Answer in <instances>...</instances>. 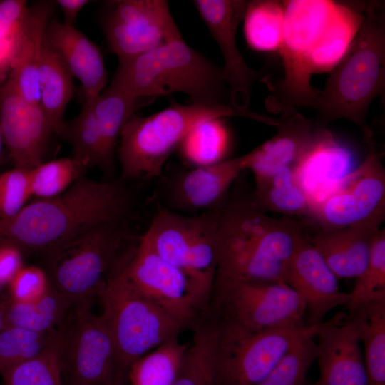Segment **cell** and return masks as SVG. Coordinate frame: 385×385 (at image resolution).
Returning <instances> with one entry per match:
<instances>
[{"label": "cell", "mask_w": 385, "mask_h": 385, "mask_svg": "<svg viewBox=\"0 0 385 385\" xmlns=\"http://www.w3.org/2000/svg\"><path fill=\"white\" fill-rule=\"evenodd\" d=\"M215 215V280L282 281L305 236L297 220L272 217L250 195H230L213 207Z\"/></svg>", "instance_id": "6da1fadb"}, {"label": "cell", "mask_w": 385, "mask_h": 385, "mask_svg": "<svg viewBox=\"0 0 385 385\" xmlns=\"http://www.w3.org/2000/svg\"><path fill=\"white\" fill-rule=\"evenodd\" d=\"M131 204L122 182L83 175L62 194L31 202L14 217L0 219V245L44 252L85 228L125 220Z\"/></svg>", "instance_id": "7a4b0ae2"}, {"label": "cell", "mask_w": 385, "mask_h": 385, "mask_svg": "<svg viewBox=\"0 0 385 385\" xmlns=\"http://www.w3.org/2000/svg\"><path fill=\"white\" fill-rule=\"evenodd\" d=\"M319 96L314 127L346 119L362 131L369 106L385 90V6L371 1L364 11L359 31L341 62L332 70Z\"/></svg>", "instance_id": "3957f363"}, {"label": "cell", "mask_w": 385, "mask_h": 385, "mask_svg": "<svg viewBox=\"0 0 385 385\" xmlns=\"http://www.w3.org/2000/svg\"><path fill=\"white\" fill-rule=\"evenodd\" d=\"M223 69L182 38L140 56L118 61L109 86L137 98L183 93L192 103L227 104Z\"/></svg>", "instance_id": "277c9868"}, {"label": "cell", "mask_w": 385, "mask_h": 385, "mask_svg": "<svg viewBox=\"0 0 385 385\" xmlns=\"http://www.w3.org/2000/svg\"><path fill=\"white\" fill-rule=\"evenodd\" d=\"M232 116L272 126L277 124L275 118L232 104L172 102L150 115H133L119 137L118 156L123 178L148 180L160 177L170 155L195 126L208 119Z\"/></svg>", "instance_id": "5b68a950"}, {"label": "cell", "mask_w": 385, "mask_h": 385, "mask_svg": "<svg viewBox=\"0 0 385 385\" xmlns=\"http://www.w3.org/2000/svg\"><path fill=\"white\" fill-rule=\"evenodd\" d=\"M284 34L280 55L283 76L267 86L265 107L271 113L286 115L302 106L314 108L319 90L311 85L308 57L320 41L334 17L337 1L329 0L282 1Z\"/></svg>", "instance_id": "8992f818"}, {"label": "cell", "mask_w": 385, "mask_h": 385, "mask_svg": "<svg viewBox=\"0 0 385 385\" xmlns=\"http://www.w3.org/2000/svg\"><path fill=\"white\" fill-rule=\"evenodd\" d=\"M124 220L85 228L44 251L51 284L72 304L98 296L120 266L113 267L130 238Z\"/></svg>", "instance_id": "52a82bcc"}, {"label": "cell", "mask_w": 385, "mask_h": 385, "mask_svg": "<svg viewBox=\"0 0 385 385\" xmlns=\"http://www.w3.org/2000/svg\"><path fill=\"white\" fill-rule=\"evenodd\" d=\"M113 272L98 294L100 315L113 339L118 375L126 379L130 364L184 329L168 312L138 292L123 270Z\"/></svg>", "instance_id": "ba28073f"}, {"label": "cell", "mask_w": 385, "mask_h": 385, "mask_svg": "<svg viewBox=\"0 0 385 385\" xmlns=\"http://www.w3.org/2000/svg\"><path fill=\"white\" fill-rule=\"evenodd\" d=\"M139 240L211 298L217 268L213 208L190 215L158 204Z\"/></svg>", "instance_id": "9c48e42d"}, {"label": "cell", "mask_w": 385, "mask_h": 385, "mask_svg": "<svg viewBox=\"0 0 385 385\" xmlns=\"http://www.w3.org/2000/svg\"><path fill=\"white\" fill-rule=\"evenodd\" d=\"M215 385H258L297 342L322 327L290 325L263 331L217 319Z\"/></svg>", "instance_id": "30bf717a"}, {"label": "cell", "mask_w": 385, "mask_h": 385, "mask_svg": "<svg viewBox=\"0 0 385 385\" xmlns=\"http://www.w3.org/2000/svg\"><path fill=\"white\" fill-rule=\"evenodd\" d=\"M209 314L256 331L306 324L302 298L282 281L215 280Z\"/></svg>", "instance_id": "8fae6325"}, {"label": "cell", "mask_w": 385, "mask_h": 385, "mask_svg": "<svg viewBox=\"0 0 385 385\" xmlns=\"http://www.w3.org/2000/svg\"><path fill=\"white\" fill-rule=\"evenodd\" d=\"M60 360L63 385H111L118 375L115 346L90 301L72 304L60 327Z\"/></svg>", "instance_id": "7c38bea8"}, {"label": "cell", "mask_w": 385, "mask_h": 385, "mask_svg": "<svg viewBox=\"0 0 385 385\" xmlns=\"http://www.w3.org/2000/svg\"><path fill=\"white\" fill-rule=\"evenodd\" d=\"M132 285L173 317L183 329H194L209 314L210 297L185 273L140 240L123 265Z\"/></svg>", "instance_id": "4fadbf2b"}, {"label": "cell", "mask_w": 385, "mask_h": 385, "mask_svg": "<svg viewBox=\"0 0 385 385\" xmlns=\"http://www.w3.org/2000/svg\"><path fill=\"white\" fill-rule=\"evenodd\" d=\"M366 155L361 164L340 179L314 205L310 219L319 228L347 226L385 208V168L382 153L367 126L362 131Z\"/></svg>", "instance_id": "5bb4252c"}, {"label": "cell", "mask_w": 385, "mask_h": 385, "mask_svg": "<svg viewBox=\"0 0 385 385\" xmlns=\"http://www.w3.org/2000/svg\"><path fill=\"white\" fill-rule=\"evenodd\" d=\"M111 5L101 24L108 48L118 61L182 38L167 1L122 0Z\"/></svg>", "instance_id": "9a60e30c"}, {"label": "cell", "mask_w": 385, "mask_h": 385, "mask_svg": "<svg viewBox=\"0 0 385 385\" xmlns=\"http://www.w3.org/2000/svg\"><path fill=\"white\" fill-rule=\"evenodd\" d=\"M223 57L224 78L228 85L231 104L247 108L256 81L265 82L263 71L251 68L240 52L237 30L243 20L248 1L243 0H195L192 1Z\"/></svg>", "instance_id": "2e32d148"}, {"label": "cell", "mask_w": 385, "mask_h": 385, "mask_svg": "<svg viewBox=\"0 0 385 385\" xmlns=\"http://www.w3.org/2000/svg\"><path fill=\"white\" fill-rule=\"evenodd\" d=\"M0 121L14 167L30 170L41 164L53 130L40 103H28L9 77L0 88Z\"/></svg>", "instance_id": "e0dca14e"}, {"label": "cell", "mask_w": 385, "mask_h": 385, "mask_svg": "<svg viewBox=\"0 0 385 385\" xmlns=\"http://www.w3.org/2000/svg\"><path fill=\"white\" fill-rule=\"evenodd\" d=\"M338 279L306 233L288 263L284 281L302 298L307 326L321 324L331 310L348 303L349 294L340 289Z\"/></svg>", "instance_id": "ac0fdd59"}, {"label": "cell", "mask_w": 385, "mask_h": 385, "mask_svg": "<svg viewBox=\"0 0 385 385\" xmlns=\"http://www.w3.org/2000/svg\"><path fill=\"white\" fill-rule=\"evenodd\" d=\"M251 157L250 151L241 156L174 175L166 185L168 206L165 207L190 215L215 207L227 196L240 174L249 168Z\"/></svg>", "instance_id": "d6986e66"}, {"label": "cell", "mask_w": 385, "mask_h": 385, "mask_svg": "<svg viewBox=\"0 0 385 385\" xmlns=\"http://www.w3.org/2000/svg\"><path fill=\"white\" fill-rule=\"evenodd\" d=\"M315 337L319 376L313 385H366L359 334L347 313L323 322Z\"/></svg>", "instance_id": "ffe728a7"}, {"label": "cell", "mask_w": 385, "mask_h": 385, "mask_svg": "<svg viewBox=\"0 0 385 385\" xmlns=\"http://www.w3.org/2000/svg\"><path fill=\"white\" fill-rule=\"evenodd\" d=\"M384 218L385 208L345 227L307 232V237L338 279L356 278L366 267Z\"/></svg>", "instance_id": "44dd1931"}, {"label": "cell", "mask_w": 385, "mask_h": 385, "mask_svg": "<svg viewBox=\"0 0 385 385\" xmlns=\"http://www.w3.org/2000/svg\"><path fill=\"white\" fill-rule=\"evenodd\" d=\"M54 5L55 1H43L28 7L15 40L9 77L28 103H40L38 73Z\"/></svg>", "instance_id": "7402d4cb"}, {"label": "cell", "mask_w": 385, "mask_h": 385, "mask_svg": "<svg viewBox=\"0 0 385 385\" xmlns=\"http://www.w3.org/2000/svg\"><path fill=\"white\" fill-rule=\"evenodd\" d=\"M352 153L326 128L314 126V136L307 151L294 168L297 180L311 207L349 173Z\"/></svg>", "instance_id": "603a6c76"}, {"label": "cell", "mask_w": 385, "mask_h": 385, "mask_svg": "<svg viewBox=\"0 0 385 385\" xmlns=\"http://www.w3.org/2000/svg\"><path fill=\"white\" fill-rule=\"evenodd\" d=\"M44 44L58 53L80 81L83 103L93 101L106 88L108 75L99 48L73 26L51 19Z\"/></svg>", "instance_id": "cb8c5ba5"}, {"label": "cell", "mask_w": 385, "mask_h": 385, "mask_svg": "<svg viewBox=\"0 0 385 385\" xmlns=\"http://www.w3.org/2000/svg\"><path fill=\"white\" fill-rule=\"evenodd\" d=\"M276 127L274 135L250 151L248 169L254 180L283 168L294 169L313 139L314 124L297 111L281 115Z\"/></svg>", "instance_id": "d4e9b609"}, {"label": "cell", "mask_w": 385, "mask_h": 385, "mask_svg": "<svg viewBox=\"0 0 385 385\" xmlns=\"http://www.w3.org/2000/svg\"><path fill=\"white\" fill-rule=\"evenodd\" d=\"M364 8L337 2L332 22L308 57L312 74L332 71L341 62L361 28Z\"/></svg>", "instance_id": "484cf974"}, {"label": "cell", "mask_w": 385, "mask_h": 385, "mask_svg": "<svg viewBox=\"0 0 385 385\" xmlns=\"http://www.w3.org/2000/svg\"><path fill=\"white\" fill-rule=\"evenodd\" d=\"M364 349L366 385H385V297L347 312Z\"/></svg>", "instance_id": "4316f807"}, {"label": "cell", "mask_w": 385, "mask_h": 385, "mask_svg": "<svg viewBox=\"0 0 385 385\" xmlns=\"http://www.w3.org/2000/svg\"><path fill=\"white\" fill-rule=\"evenodd\" d=\"M254 204L262 212L282 216L311 217L309 200L298 183L294 169L283 168L264 178L255 180L251 193Z\"/></svg>", "instance_id": "83f0119b"}, {"label": "cell", "mask_w": 385, "mask_h": 385, "mask_svg": "<svg viewBox=\"0 0 385 385\" xmlns=\"http://www.w3.org/2000/svg\"><path fill=\"white\" fill-rule=\"evenodd\" d=\"M73 75L58 53L44 44L38 73L40 104L53 132L59 135L73 93Z\"/></svg>", "instance_id": "f1b7e54d"}, {"label": "cell", "mask_w": 385, "mask_h": 385, "mask_svg": "<svg viewBox=\"0 0 385 385\" xmlns=\"http://www.w3.org/2000/svg\"><path fill=\"white\" fill-rule=\"evenodd\" d=\"M153 100L134 98L108 85L91 101L102 136L106 158L111 170L117 141L125 123L138 108L148 105Z\"/></svg>", "instance_id": "f546056e"}, {"label": "cell", "mask_w": 385, "mask_h": 385, "mask_svg": "<svg viewBox=\"0 0 385 385\" xmlns=\"http://www.w3.org/2000/svg\"><path fill=\"white\" fill-rule=\"evenodd\" d=\"M71 306L68 299L50 284L48 291L36 301L19 302L10 299L4 327L50 332L61 327Z\"/></svg>", "instance_id": "4dcf8cb0"}, {"label": "cell", "mask_w": 385, "mask_h": 385, "mask_svg": "<svg viewBox=\"0 0 385 385\" xmlns=\"http://www.w3.org/2000/svg\"><path fill=\"white\" fill-rule=\"evenodd\" d=\"M192 330V339L173 385H215V346L217 320L209 314Z\"/></svg>", "instance_id": "1f68e13d"}, {"label": "cell", "mask_w": 385, "mask_h": 385, "mask_svg": "<svg viewBox=\"0 0 385 385\" xmlns=\"http://www.w3.org/2000/svg\"><path fill=\"white\" fill-rule=\"evenodd\" d=\"M188 345L173 337L135 360L127 371L129 385H173Z\"/></svg>", "instance_id": "d6a6232c"}, {"label": "cell", "mask_w": 385, "mask_h": 385, "mask_svg": "<svg viewBox=\"0 0 385 385\" xmlns=\"http://www.w3.org/2000/svg\"><path fill=\"white\" fill-rule=\"evenodd\" d=\"M248 46L256 51H279L284 34V6L277 0L248 1L243 17Z\"/></svg>", "instance_id": "836d02e7"}, {"label": "cell", "mask_w": 385, "mask_h": 385, "mask_svg": "<svg viewBox=\"0 0 385 385\" xmlns=\"http://www.w3.org/2000/svg\"><path fill=\"white\" fill-rule=\"evenodd\" d=\"M59 135L71 145L72 158L86 170L95 166L106 171L111 170L91 101L84 102L78 115L69 123H64Z\"/></svg>", "instance_id": "e575fe53"}, {"label": "cell", "mask_w": 385, "mask_h": 385, "mask_svg": "<svg viewBox=\"0 0 385 385\" xmlns=\"http://www.w3.org/2000/svg\"><path fill=\"white\" fill-rule=\"evenodd\" d=\"M229 145L226 125L221 118H212L195 126L178 148L185 161L196 168L224 160Z\"/></svg>", "instance_id": "d590c367"}, {"label": "cell", "mask_w": 385, "mask_h": 385, "mask_svg": "<svg viewBox=\"0 0 385 385\" xmlns=\"http://www.w3.org/2000/svg\"><path fill=\"white\" fill-rule=\"evenodd\" d=\"M60 351L61 330L58 328L38 354L1 374L4 385H63Z\"/></svg>", "instance_id": "8d00e7d4"}, {"label": "cell", "mask_w": 385, "mask_h": 385, "mask_svg": "<svg viewBox=\"0 0 385 385\" xmlns=\"http://www.w3.org/2000/svg\"><path fill=\"white\" fill-rule=\"evenodd\" d=\"M86 170L72 157L42 162L29 170L31 196L41 199L56 197L83 176Z\"/></svg>", "instance_id": "74e56055"}, {"label": "cell", "mask_w": 385, "mask_h": 385, "mask_svg": "<svg viewBox=\"0 0 385 385\" xmlns=\"http://www.w3.org/2000/svg\"><path fill=\"white\" fill-rule=\"evenodd\" d=\"M344 307L347 312L363 304L385 297V230L381 228L372 245L368 262L357 276Z\"/></svg>", "instance_id": "f35d334b"}, {"label": "cell", "mask_w": 385, "mask_h": 385, "mask_svg": "<svg viewBox=\"0 0 385 385\" xmlns=\"http://www.w3.org/2000/svg\"><path fill=\"white\" fill-rule=\"evenodd\" d=\"M314 337L307 336L297 342L258 385H305L307 374L317 356Z\"/></svg>", "instance_id": "ab89813d"}, {"label": "cell", "mask_w": 385, "mask_h": 385, "mask_svg": "<svg viewBox=\"0 0 385 385\" xmlns=\"http://www.w3.org/2000/svg\"><path fill=\"white\" fill-rule=\"evenodd\" d=\"M55 330L41 333L17 327H4L0 332V374L38 354Z\"/></svg>", "instance_id": "60d3db41"}, {"label": "cell", "mask_w": 385, "mask_h": 385, "mask_svg": "<svg viewBox=\"0 0 385 385\" xmlns=\"http://www.w3.org/2000/svg\"><path fill=\"white\" fill-rule=\"evenodd\" d=\"M31 196L29 170L14 167L0 173V219L16 215Z\"/></svg>", "instance_id": "b9f144b4"}, {"label": "cell", "mask_w": 385, "mask_h": 385, "mask_svg": "<svg viewBox=\"0 0 385 385\" xmlns=\"http://www.w3.org/2000/svg\"><path fill=\"white\" fill-rule=\"evenodd\" d=\"M9 284L11 299L31 302L41 298L48 291L51 283L46 271L31 265L23 266Z\"/></svg>", "instance_id": "7bdbcfd3"}, {"label": "cell", "mask_w": 385, "mask_h": 385, "mask_svg": "<svg viewBox=\"0 0 385 385\" xmlns=\"http://www.w3.org/2000/svg\"><path fill=\"white\" fill-rule=\"evenodd\" d=\"M27 8L24 0L0 1V46L8 41L15 43Z\"/></svg>", "instance_id": "ee69618b"}, {"label": "cell", "mask_w": 385, "mask_h": 385, "mask_svg": "<svg viewBox=\"0 0 385 385\" xmlns=\"http://www.w3.org/2000/svg\"><path fill=\"white\" fill-rule=\"evenodd\" d=\"M22 267L21 250L13 245H0V282L9 284Z\"/></svg>", "instance_id": "f6af8a7d"}, {"label": "cell", "mask_w": 385, "mask_h": 385, "mask_svg": "<svg viewBox=\"0 0 385 385\" xmlns=\"http://www.w3.org/2000/svg\"><path fill=\"white\" fill-rule=\"evenodd\" d=\"M90 1L88 0H58L55 1L61 9L64 24L73 26L79 12Z\"/></svg>", "instance_id": "bcb514c9"}, {"label": "cell", "mask_w": 385, "mask_h": 385, "mask_svg": "<svg viewBox=\"0 0 385 385\" xmlns=\"http://www.w3.org/2000/svg\"><path fill=\"white\" fill-rule=\"evenodd\" d=\"M10 298L0 299V332L4 326V319Z\"/></svg>", "instance_id": "7dc6e473"}, {"label": "cell", "mask_w": 385, "mask_h": 385, "mask_svg": "<svg viewBox=\"0 0 385 385\" xmlns=\"http://www.w3.org/2000/svg\"><path fill=\"white\" fill-rule=\"evenodd\" d=\"M2 84L3 83L0 84V88ZM4 145V143L1 126V121H0V173H1V168L2 166L3 160H4V152H3Z\"/></svg>", "instance_id": "c3c4849f"}, {"label": "cell", "mask_w": 385, "mask_h": 385, "mask_svg": "<svg viewBox=\"0 0 385 385\" xmlns=\"http://www.w3.org/2000/svg\"><path fill=\"white\" fill-rule=\"evenodd\" d=\"M126 380H118L111 385H125Z\"/></svg>", "instance_id": "681fc988"}, {"label": "cell", "mask_w": 385, "mask_h": 385, "mask_svg": "<svg viewBox=\"0 0 385 385\" xmlns=\"http://www.w3.org/2000/svg\"><path fill=\"white\" fill-rule=\"evenodd\" d=\"M3 286L4 285L0 282V293H1V290H2Z\"/></svg>", "instance_id": "f907efd6"}, {"label": "cell", "mask_w": 385, "mask_h": 385, "mask_svg": "<svg viewBox=\"0 0 385 385\" xmlns=\"http://www.w3.org/2000/svg\"><path fill=\"white\" fill-rule=\"evenodd\" d=\"M313 385V384H312Z\"/></svg>", "instance_id": "816d5d0a"}]
</instances>
